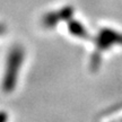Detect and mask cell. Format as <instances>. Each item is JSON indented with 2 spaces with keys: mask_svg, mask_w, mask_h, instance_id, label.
I'll return each mask as SVG.
<instances>
[{
  "mask_svg": "<svg viewBox=\"0 0 122 122\" xmlns=\"http://www.w3.org/2000/svg\"><path fill=\"white\" fill-rule=\"evenodd\" d=\"M25 59V51L22 46H14L8 57L5 69L4 78H2V89L6 93H11L16 87L19 75V70Z\"/></svg>",
  "mask_w": 122,
  "mask_h": 122,
  "instance_id": "obj_1",
  "label": "cell"
},
{
  "mask_svg": "<svg viewBox=\"0 0 122 122\" xmlns=\"http://www.w3.org/2000/svg\"><path fill=\"white\" fill-rule=\"evenodd\" d=\"M72 13H74V10L70 7L63 8L61 10H59V11H56V13H49L48 15L44 16L43 24L48 27H52L54 25H57L58 23L61 22V20L70 19L71 16H72Z\"/></svg>",
  "mask_w": 122,
  "mask_h": 122,
  "instance_id": "obj_2",
  "label": "cell"
},
{
  "mask_svg": "<svg viewBox=\"0 0 122 122\" xmlns=\"http://www.w3.org/2000/svg\"><path fill=\"white\" fill-rule=\"evenodd\" d=\"M121 43L122 42V35L115 33L114 30H101L100 35L97 37V45L100 46L102 50H105L110 46L111 43Z\"/></svg>",
  "mask_w": 122,
  "mask_h": 122,
  "instance_id": "obj_3",
  "label": "cell"
},
{
  "mask_svg": "<svg viewBox=\"0 0 122 122\" xmlns=\"http://www.w3.org/2000/svg\"><path fill=\"white\" fill-rule=\"evenodd\" d=\"M69 30L71 34L76 35L78 37H87V32L84 28V26L79 22L70 20L69 23Z\"/></svg>",
  "mask_w": 122,
  "mask_h": 122,
  "instance_id": "obj_4",
  "label": "cell"
},
{
  "mask_svg": "<svg viewBox=\"0 0 122 122\" xmlns=\"http://www.w3.org/2000/svg\"><path fill=\"white\" fill-rule=\"evenodd\" d=\"M5 30H6V28H5V26L4 25H2V24H0V35L2 34V33H4Z\"/></svg>",
  "mask_w": 122,
  "mask_h": 122,
  "instance_id": "obj_5",
  "label": "cell"
}]
</instances>
